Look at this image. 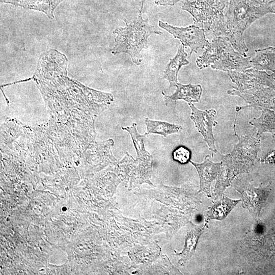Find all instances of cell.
Instances as JSON below:
<instances>
[{
    "instance_id": "1",
    "label": "cell",
    "mask_w": 275,
    "mask_h": 275,
    "mask_svg": "<svg viewBox=\"0 0 275 275\" xmlns=\"http://www.w3.org/2000/svg\"><path fill=\"white\" fill-rule=\"evenodd\" d=\"M144 2V0H142L138 18L129 23H126L125 26L117 28L114 31L113 33L117 36L111 50L113 54L121 53L129 54L132 61L137 65H140L142 61V51L147 48L149 36L152 34H161L150 24L148 19H143Z\"/></svg>"
},
{
    "instance_id": "2",
    "label": "cell",
    "mask_w": 275,
    "mask_h": 275,
    "mask_svg": "<svg viewBox=\"0 0 275 275\" xmlns=\"http://www.w3.org/2000/svg\"><path fill=\"white\" fill-rule=\"evenodd\" d=\"M196 63L202 69L210 65L213 69L224 71H243L252 68L251 58L236 51L225 39L217 37L211 40Z\"/></svg>"
},
{
    "instance_id": "3",
    "label": "cell",
    "mask_w": 275,
    "mask_h": 275,
    "mask_svg": "<svg viewBox=\"0 0 275 275\" xmlns=\"http://www.w3.org/2000/svg\"><path fill=\"white\" fill-rule=\"evenodd\" d=\"M270 13L268 3L258 0H229L224 14L228 26L236 37L245 42L243 34L255 20Z\"/></svg>"
},
{
    "instance_id": "4",
    "label": "cell",
    "mask_w": 275,
    "mask_h": 275,
    "mask_svg": "<svg viewBox=\"0 0 275 275\" xmlns=\"http://www.w3.org/2000/svg\"><path fill=\"white\" fill-rule=\"evenodd\" d=\"M232 151L221 156L222 164L230 168L236 175L248 172L253 166L260 148V138L256 135L239 136Z\"/></svg>"
},
{
    "instance_id": "5",
    "label": "cell",
    "mask_w": 275,
    "mask_h": 275,
    "mask_svg": "<svg viewBox=\"0 0 275 275\" xmlns=\"http://www.w3.org/2000/svg\"><path fill=\"white\" fill-rule=\"evenodd\" d=\"M270 184L265 186L255 187L249 182L237 179L234 187L241 195L242 206L247 209L252 216L259 217L262 208L265 206L270 192Z\"/></svg>"
},
{
    "instance_id": "6",
    "label": "cell",
    "mask_w": 275,
    "mask_h": 275,
    "mask_svg": "<svg viewBox=\"0 0 275 275\" xmlns=\"http://www.w3.org/2000/svg\"><path fill=\"white\" fill-rule=\"evenodd\" d=\"M158 25L178 39L184 46L189 47L191 52H197L199 49L206 47L209 42L206 39L203 29L191 25L185 28L173 26L167 22L159 21Z\"/></svg>"
},
{
    "instance_id": "7",
    "label": "cell",
    "mask_w": 275,
    "mask_h": 275,
    "mask_svg": "<svg viewBox=\"0 0 275 275\" xmlns=\"http://www.w3.org/2000/svg\"><path fill=\"white\" fill-rule=\"evenodd\" d=\"M228 94L242 98L248 104L242 108L254 107L259 109H273L275 110V86L258 85L243 90L235 89L229 90Z\"/></svg>"
},
{
    "instance_id": "8",
    "label": "cell",
    "mask_w": 275,
    "mask_h": 275,
    "mask_svg": "<svg viewBox=\"0 0 275 275\" xmlns=\"http://www.w3.org/2000/svg\"><path fill=\"white\" fill-rule=\"evenodd\" d=\"M201 28L204 30L206 38L211 40L217 37L223 38L230 42L236 51L246 57L248 49L245 42L240 41L233 33L228 26L223 13L217 15Z\"/></svg>"
},
{
    "instance_id": "9",
    "label": "cell",
    "mask_w": 275,
    "mask_h": 275,
    "mask_svg": "<svg viewBox=\"0 0 275 275\" xmlns=\"http://www.w3.org/2000/svg\"><path fill=\"white\" fill-rule=\"evenodd\" d=\"M188 104L191 110L190 118L196 127L203 136L210 150L212 152L217 153L215 140L212 131L213 127L217 124L215 120L216 111L214 109L201 111L198 109L193 103Z\"/></svg>"
},
{
    "instance_id": "10",
    "label": "cell",
    "mask_w": 275,
    "mask_h": 275,
    "mask_svg": "<svg viewBox=\"0 0 275 275\" xmlns=\"http://www.w3.org/2000/svg\"><path fill=\"white\" fill-rule=\"evenodd\" d=\"M228 74L236 85V87L233 88L238 91H243L260 84L274 86L272 74L269 75L265 71L253 68L243 71H230L228 72Z\"/></svg>"
},
{
    "instance_id": "11",
    "label": "cell",
    "mask_w": 275,
    "mask_h": 275,
    "mask_svg": "<svg viewBox=\"0 0 275 275\" xmlns=\"http://www.w3.org/2000/svg\"><path fill=\"white\" fill-rule=\"evenodd\" d=\"M182 9L192 15L195 25L200 28L209 23L217 15L222 14L210 7L205 0L203 1L185 0Z\"/></svg>"
},
{
    "instance_id": "12",
    "label": "cell",
    "mask_w": 275,
    "mask_h": 275,
    "mask_svg": "<svg viewBox=\"0 0 275 275\" xmlns=\"http://www.w3.org/2000/svg\"><path fill=\"white\" fill-rule=\"evenodd\" d=\"M189 162L196 168L200 178V191L211 195L210 185L219 173L222 162H213L208 155L206 156L202 163H199L191 160Z\"/></svg>"
},
{
    "instance_id": "13",
    "label": "cell",
    "mask_w": 275,
    "mask_h": 275,
    "mask_svg": "<svg viewBox=\"0 0 275 275\" xmlns=\"http://www.w3.org/2000/svg\"><path fill=\"white\" fill-rule=\"evenodd\" d=\"M176 90L173 94L164 95L166 104L169 105L178 100H183L188 103L199 102L202 93L200 85H183L179 82L176 84Z\"/></svg>"
},
{
    "instance_id": "14",
    "label": "cell",
    "mask_w": 275,
    "mask_h": 275,
    "mask_svg": "<svg viewBox=\"0 0 275 275\" xmlns=\"http://www.w3.org/2000/svg\"><path fill=\"white\" fill-rule=\"evenodd\" d=\"M64 0H1V2L20 7L26 10H34L45 13L48 18H54L53 12Z\"/></svg>"
},
{
    "instance_id": "15",
    "label": "cell",
    "mask_w": 275,
    "mask_h": 275,
    "mask_svg": "<svg viewBox=\"0 0 275 275\" xmlns=\"http://www.w3.org/2000/svg\"><path fill=\"white\" fill-rule=\"evenodd\" d=\"M187 56V53L184 50V46L180 45L175 56L170 59V62L167 64L164 72L163 78L169 82L170 88L176 87L178 83L177 76L180 68L189 64V61L186 59Z\"/></svg>"
},
{
    "instance_id": "16",
    "label": "cell",
    "mask_w": 275,
    "mask_h": 275,
    "mask_svg": "<svg viewBox=\"0 0 275 275\" xmlns=\"http://www.w3.org/2000/svg\"><path fill=\"white\" fill-rule=\"evenodd\" d=\"M255 56L251 58L252 68L258 70L275 71V47H269L255 50Z\"/></svg>"
},
{
    "instance_id": "17",
    "label": "cell",
    "mask_w": 275,
    "mask_h": 275,
    "mask_svg": "<svg viewBox=\"0 0 275 275\" xmlns=\"http://www.w3.org/2000/svg\"><path fill=\"white\" fill-rule=\"evenodd\" d=\"M122 129L128 132L131 136L136 152L138 162L150 165L152 156L145 148L144 139L146 135H141L139 133L136 129V124L135 123H132L131 126L122 127Z\"/></svg>"
},
{
    "instance_id": "18",
    "label": "cell",
    "mask_w": 275,
    "mask_h": 275,
    "mask_svg": "<svg viewBox=\"0 0 275 275\" xmlns=\"http://www.w3.org/2000/svg\"><path fill=\"white\" fill-rule=\"evenodd\" d=\"M240 201L232 200L226 196H223L207 212L206 220H223Z\"/></svg>"
},
{
    "instance_id": "19",
    "label": "cell",
    "mask_w": 275,
    "mask_h": 275,
    "mask_svg": "<svg viewBox=\"0 0 275 275\" xmlns=\"http://www.w3.org/2000/svg\"><path fill=\"white\" fill-rule=\"evenodd\" d=\"M203 231V226L193 225L191 229L187 233L184 249L178 254L181 257L179 260V263L181 265H184L194 254L198 239Z\"/></svg>"
},
{
    "instance_id": "20",
    "label": "cell",
    "mask_w": 275,
    "mask_h": 275,
    "mask_svg": "<svg viewBox=\"0 0 275 275\" xmlns=\"http://www.w3.org/2000/svg\"><path fill=\"white\" fill-rule=\"evenodd\" d=\"M249 123L257 129V135L265 132L275 133V113L269 109H262L261 116L251 119Z\"/></svg>"
},
{
    "instance_id": "21",
    "label": "cell",
    "mask_w": 275,
    "mask_h": 275,
    "mask_svg": "<svg viewBox=\"0 0 275 275\" xmlns=\"http://www.w3.org/2000/svg\"><path fill=\"white\" fill-rule=\"evenodd\" d=\"M145 120L147 128V131L145 134L146 135L149 134H156L166 138L169 134L178 132L182 128L180 125L166 121L153 120L148 118Z\"/></svg>"
},
{
    "instance_id": "22",
    "label": "cell",
    "mask_w": 275,
    "mask_h": 275,
    "mask_svg": "<svg viewBox=\"0 0 275 275\" xmlns=\"http://www.w3.org/2000/svg\"><path fill=\"white\" fill-rule=\"evenodd\" d=\"M236 176L230 168L222 164L215 185L214 193L216 197L223 195L225 189L231 185Z\"/></svg>"
},
{
    "instance_id": "23",
    "label": "cell",
    "mask_w": 275,
    "mask_h": 275,
    "mask_svg": "<svg viewBox=\"0 0 275 275\" xmlns=\"http://www.w3.org/2000/svg\"><path fill=\"white\" fill-rule=\"evenodd\" d=\"M173 160L181 164H185L190 161L191 151L186 147L179 146L172 152Z\"/></svg>"
},
{
    "instance_id": "24",
    "label": "cell",
    "mask_w": 275,
    "mask_h": 275,
    "mask_svg": "<svg viewBox=\"0 0 275 275\" xmlns=\"http://www.w3.org/2000/svg\"><path fill=\"white\" fill-rule=\"evenodd\" d=\"M213 9L219 13H223L224 9L228 6L229 0H205Z\"/></svg>"
},
{
    "instance_id": "25",
    "label": "cell",
    "mask_w": 275,
    "mask_h": 275,
    "mask_svg": "<svg viewBox=\"0 0 275 275\" xmlns=\"http://www.w3.org/2000/svg\"><path fill=\"white\" fill-rule=\"evenodd\" d=\"M156 4L161 6H173L181 0H154Z\"/></svg>"
},
{
    "instance_id": "26",
    "label": "cell",
    "mask_w": 275,
    "mask_h": 275,
    "mask_svg": "<svg viewBox=\"0 0 275 275\" xmlns=\"http://www.w3.org/2000/svg\"><path fill=\"white\" fill-rule=\"evenodd\" d=\"M267 3L270 10V13H275V0H271Z\"/></svg>"
},
{
    "instance_id": "27",
    "label": "cell",
    "mask_w": 275,
    "mask_h": 275,
    "mask_svg": "<svg viewBox=\"0 0 275 275\" xmlns=\"http://www.w3.org/2000/svg\"><path fill=\"white\" fill-rule=\"evenodd\" d=\"M258 1L262 3H267L271 0H258Z\"/></svg>"
},
{
    "instance_id": "28",
    "label": "cell",
    "mask_w": 275,
    "mask_h": 275,
    "mask_svg": "<svg viewBox=\"0 0 275 275\" xmlns=\"http://www.w3.org/2000/svg\"><path fill=\"white\" fill-rule=\"evenodd\" d=\"M272 75V77H273V79H275V71H274V72H273Z\"/></svg>"
}]
</instances>
